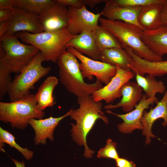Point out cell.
I'll return each instance as SVG.
<instances>
[{
    "mask_svg": "<svg viewBox=\"0 0 167 167\" xmlns=\"http://www.w3.org/2000/svg\"><path fill=\"white\" fill-rule=\"evenodd\" d=\"M77 100L79 107L73 109L70 116L76 122L75 124L71 123V135L75 142L79 146H84V156L91 158L94 152L88 146L87 137L97 120L101 119L107 125L109 121L102 110L101 101L95 102L91 96L77 97Z\"/></svg>",
    "mask_w": 167,
    "mask_h": 167,
    "instance_id": "6da1fadb",
    "label": "cell"
},
{
    "mask_svg": "<svg viewBox=\"0 0 167 167\" xmlns=\"http://www.w3.org/2000/svg\"><path fill=\"white\" fill-rule=\"evenodd\" d=\"M57 62L60 82L69 92L77 97L91 96L104 87L97 79L92 84L85 82L77 58L67 50L63 51Z\"/></svg>",
    "mask_w": 167,
    "mask_h": 167,
    "instance_id": "7a4b0ae2",
    "label": "cell"
},
{
    "mask_svg": "<svg viewBox=\"0 0 167 167\" xmlns=\"http://www.w3.org/2000/svg\"><path fill=\"white\" fill-rule=\"evenodd\" d=\"M101 25L113 34L119 40L123 48L129 47L139 57L151 62L162 60V57L152 53L141 39L143 31L134 25L121 21L111 20L101 17Z\"/></svg>",
    "mask_w": 167,
    "mask_h": 167,
    "instance_id": "3957f363",
    "label": "cell"
},
{
    "mask_svg": "<svg viewBox=\"0 0 167 167\" xmlns=\"http://www.w3.org/2000/svg\"><path fill=\"white\" fill-rule=\"evenodd\" d=\"M15 36L23 43L38 48L45 61L57 62L67 43L75 35L70 33L66 28L53 32L44 31L33 34L26 31L16 33Z\"/></svg>",
    "mask_w": 167,
    "mask_h": 167,
    "instance_id": "277c9868",
    "label": "cell"
},
{
    "mask_svg": "<svg viewBox=\"0 0 167 167\" xmlns=\"http://www.w3.org/2000/svg\"><path fill=\"white\" fill-rule=\"evenodd\" d=\"M45 114L38 107L35 95L29 94L11 102H0V120L13 128L24 130L32 118L42 119Z\"/></svg>",
    "mask_w": 167,
    "mask_h": 167,
    "instance_id": "5b68a950",
    "label": "cell"
},
{
    "mask_svg": "<svg viewBox=\"0 0 167 167\" xmlns=\"http://www.w3.org/2000/svg\"><path fill=\"white\" fill-rule=\"evenodd\" d=\"M45 61L40 51L32 61L15 77L9 85L7 93L11 102L19 100L30 94V90L34 88V84L47 75L50 67H44L42 63Z\"/></svg>",
    "mask_w": 167,
    "mask_h": 167,
    "instance_id": "8992f818",
    "label": "cell"
},
{
    "mask_svg": "<svg viewBox=\"0 0 167 167\" xmlns=\"http://www.w3.org/2000/svg\"><path fill=\"white\" fill-rule=\"evenodd\" d=\"M0 47L12 72L19 74L40 52L32 45L20 42L15 36L0 38Z\"/></svg>",
    "mask_w": 167,
    "mask_h": 167,
    "instance_id": "52a82bcc",
    "label": "cell"
},
{
    "mask_svg": "<svg viewBox=\"0 0 167 167\" xmlns=\"http://www.w3.org/2000/svg\"><path fill=\"white\" fill-rule=\"evenodd\" d=\"M67 50L80 61V69L84 78H87L92 81L95 76L96 79L106 85L116 73V66L89 58L72 47H68Z\"/></svg>",
    "mask_w": 167,
    "mask_h": 167,
    "instance_id": "ba28073f",
    "label": "cell"
},
{
    "mask_svg": "<svg viewBox=\"0 0 167 167\" xmlns=\"http://www.w3.org/2000/svg\"><path fill=\"white\" fill-rule=\"evenodd\" d=\"M66 28L70 34L76 35L84 32H92L98 26L101 13L96 14L88 11L85 6L80 8L68 6Z\"/></svg>",
    "mask_w": 167,
    "mask_h": 167,
    "instance_id": "9c48e42d",
    "label": "cell"
},
{
    "mask_svg": "<svg viewBox=\"0 0 167 167\" xmlns=\"http://www.w3.org/2000/svg\"><path fill=\"white\" fill-rule=\"evenodd\" d=\"M158 101L156 96L148 98L145 94L143 95L142 99L135 106V109L124 114H118L109 110L106 112L114 114L123 121L122 123L117 126L119 131L123 134L131 133L136 129H142L141 122L143 113L145 109H148L150 105H153Z\"/></svg>",
    "mask_w": 167,
    "mask_h": 167,
    "instance_id": "30bf717a",
    "label": "cell"
},
{
    "mask_svg": "<svg viewBox=\"0 0 167 167\" xmlns=\"http://www.w3.org/2000/svg\"><path fill=\"white\" fill-rule=\"evenodd\" d=\"M116 67V73L109 82L102 88L94 92L91 95L95 102L104 100L109 104L120 98L122 96L121 92L122 87L135 76L132 71H126L118 66Z\"/></svg>",
    "mask_w": 167,
    "mask_h": 167,
    "instance_id": "8fae6325",
    "label": "cell"
},
{
    "mask_svg": "<svg viewBox=\"0 0 167 167\" xmlns=\"http://www.w3.org/2000/svg\"><path fill=\"white\" fill-rule=\"evenodd\" d=\"M23 31L36 34L44 31L40 23L38 15L15 7L9 29L2 38L14 36L16 33Z\"/></svg>",
    "mask_w": 167,
    "mask_h": 167,
    "instance_id": "7c38bea8",
    "label": "cell"
},
{
    "mask_svg": "<svg viewBox=\"0 0 167 167\" xmlns=\"http://www.w3.org/2000/svg\"><path fill=\"white\" fill-rule=\"evenodd\" d=\"M38 16L40 23L44 31L59 30L67 27L68 8L56 0Z\"/></svg>",
    "mask_w": 167,
    "mask_h": 167,
    "instance_id": "4fadbf2b",
    "label": "cell"
},
{
    "mask_svg": "<svg viewBox=\"0 0 167 167\" xmlns=\"http://www.w3.org/2000/svg\"><path fill=\"white\" fill-rule=\"evenodd\" d=\"M72 110L71 109L66 114L58 117L50 116L45 119H36L34 118L29 119L28 124L32 127L35 133L33 139L35 144H45L48 139L51 141H53V134L55 128L62 120L70 116Z\"/></svg>",
    "mask_w": 167,
    "mask_h": 167,
    "instance_id": "5bb4252c",
    "label": "cell"
},
{
    "mask_svg": "<svg viewBox=\"0 0 167 167\" xmlns=\"http://www.w3.org/2000/svg\"><path fill=\"white\" fill-rule=\"evenodd\" d=\"M156 105L151 108L148 112L144 111L141 122L142 126V134L145 136V143L149 144L151 141V138L155 137L152 132V127L154 122L157 119L164 120L162 125H167V90L164 93L160 101L156 102Z\"/></svg>",
    "mask_w": 167,
    "mask_h": 167,
    "instance_id": "9a60e30c",
    "label": "cell"
},
{
    "mask_svg": "<svg viewBox=\"0 0 167 167\" xmlns=\"http://www.w3.org/2000/svg\"><path fill=\"white\" fill-rule=\"evenodd\" d=\"M125 49L133 59V62L129 66L135 75L138 74L144 76L147 74L155 77L167 74V60L148 61L138 57L129 47L126 48Z\"/></svg>",
    "mask_w": 167,
    "mask_h": 167,
    "instance_id": "2e32d148",
    "label": "cell"
},
{
    "mask_svg": "<svg viewBox=\"0 0 167 167\" xmlns=\"http://www.w3.org/2000/svg\"><path fill=\"white\" fill-rule=\"evenodd\" d=\"M143 89L136 82L128 81L122 87L121 92L122 98L116 105L110 104L105 105L106 109H114L122 107L123 111L128 113L134 108L142 99Z\"/></svg>",
    "mask_w": 167,
    "mask_h": 167,
    "instance_id": "e0dca14e",
    "label": "cell"
},
{
    "mask_svg": "<svg viewBox=\"0 0 167 167\" xmlns=\"http://www.w3.org/2000/svg\"><path fill=\"white\" fill-rule=\"evenodd\" d=\"M141 39L156 55L162 57L167 54V26H161L154 30L143 31Z\"/></svg>",
    "mask_w": 167,
    "mask_h": 167,
    "instance_id": "ac0fdd59",
    "label": "cell"
},
{
    "mask_svg": "<svg viewBox=\"0 0 167 167\" xmlns=\"http://www.w3.org/2000/svg\"><path fill=\"white\" fill-rule=\"evenodd\" d=\"M164 2L141 6L138 22L143 31L154 30L162 26L161 14Z\"/></svg>",
    "mask_w": 167,
    "mask_h": 167,
    "instance_id": "d6986e66",
    "label": "cell"
},
{
    "mask_svg": "<svg viewBox=\"0 0 167 167\" xmlns=\"http://www.w3.org/2000/svg\"><path fill=\"white\" fill-rule=\"evenodd\" d=\"M66 47H72L82 54H86L95 60H99L100 54L92 32H84L75 35L67 43Z\"/></svg>",
    "mask_w": 167,
    "mask_h": 167,
    "instance_id": "ffe728a7",
    "label": "cell"
},
{
    "mask_svg": "<svg viewBox=\"0 0 167 167\" xmlns=\"http://www.w3.org/2000/svg\"><path fill=\"white\" fill-rule=\"evenodd\" d=\"M141 6L113 7L105 6L101 15L111 20H119L137 26L141 29L138 22Z\"/></svg>",
    "mask_w": 167,
    "mask_h": 167,
    "instance_id": "44dd1931",
    "label": "cell"
},
{
    "mask_svg": "<svg viewBox=\"0 0 167 167\" xmlns=\"http://www.w3.org/2000/svg\"><path fill=\"white\" fill-rule=\"evenodd\" d=\"M99 61L131 71L129 66L133 62L131 57L123 48H113L104 49L100 53Z\"/></svg>",
    "mask_w": 167,
    "mask_h": 167,
    "instance_id": "7402d4cb",
    "label": "cell"
},
{
    "mask_svg": "<svg viewBox=\"0 0 167 167\" xmlns=\"http://www.w3.org/2000/svg\"><path fill=\"white\" fill-rule=\"evenodd\" d=\"M58 83V79L54 76H49L38 88L35 95L39 108L43 111L48 107L55 104L53 92Z\"/></svg>",
    "mask_w": 167,
    "mask_h": 167,
    "instance_id": "603a6c76",
    "label": "cell"
},
{
    "mask_svg": "<svg viewBox=\"0 0 167 167\" xmlns=\"http://www.w3.org/2000/svg\"><path fill=\"white\" fill-rule=\"evenodd\" d=\"M92 33L100 54L105 49L113 48H123L118 39L111 32L101 25H98Z\"/></svg>",
    "mask_w": 167,
    "mask_h": 167,
    "instance_id": "cb8c5ba5",
    "label": "cell"
},
{
    "mask_svg": "<svg viewBox=\"0 0 167 167\" xmlns=\"http://www.w3.org/2000/svg\"><path fill=\"white\" fill-rule=\"evenodd\" d=\"M135 75L136 83L148 98L155 97L157 93L163 94L166 91L165 86L163 82L157 80L155 77L149 75L145 77L138 74Z\"/></svg>",
    "mask_w": 167,
    "mask_h": 167,
    "instance_id": "d4e9b609",
    "label": "cell"
},
{
    "mask_svg": "<svg viewBox=\"0 0 167 167\" xmlns=\"http://www.w3.org/2000/svg\"><path fill=\"white\" fill-rule=\"evenodd\" d=\"M56 0H15V7L39 15L52 5Z\"/></svg>",
    "mask_w": 167,
    "mask_h": 167,
    "instance_id": "484cf974",
    "label": "cell"
},
{
    "mask_svg": "<svg viewBox=\"0 0 167 167\" xmlns=\"http://www.w3.org/2000/svg\"><path fill=\"white\" fill-rule=\"evenodd\" d=\"M12 71L7 62L4 52L0 47V100L7 93L9 87L12 80L11 76Z\"/></svg>",
    "mask_w": 167,
    "mask_h": 167,
    "instance_id": "4316f807",
    "label": "cell"
},
{
    "mask_svg": "<svg viewBox=\"0 0 167 167\" xmlns=\"http://www.w3.org/2000/svg\"><path fill=\"white\" fill-rule=\"evenodd\" d=\"M15 138L7 131L0 127V149L3 151V147L4 144L6 143L11 148L14 147L27 160H30L33 157L34 154L32 151L28 150L27 148L20 147L15 142Z\"/></svg>",
    "mask_w": 167,
    "mask_h": 167,
    "instance_id": "83f0119b",
    "label": "cell"
},
{
    "mask_svg": "<svg viewBox=\"0 0 167 167\" xmlns=\"http://www.w3.org/2000/svg\"><path fill=\"white\" fill-rule=\"evenodd\" d=\"M165 0H106L105 6L113 7L142 6L163 3Z\"/></svg>",
    "mask_w": 167,
    "mask_h": 167,
    "instance_id": "f1b7e54d",
    "label": "cell"
},
{
    "mask_svg": "<svg viewBox=\"0 0 167 167\" xmlns=\"http://www.w3.org/2000/svg\"><path fill=\"white\" fill-rule=\"evenodd\" d=\"M117 144L110 139H107L105 146L98 152L97 157L99 158H105L115 160L119 157L116 149Z\"/></svg>",
    "mask_w": 167,
    "mask_h": 167,
    "instance_id": "f546056e",
    "label": "cell"
},
{
    "mask_svg": "<svg viewBox=\"0 0 167 167\" xmlns=\"http://www.w3.org/2000/svg\"><path fill=\"white\" fill-rule=\"evenodd\" d=\"M15 13V10L0 9V22L11 20L12 19Z\"/></svg>",
    "mask_w": 167,
    "mask_h": 167,
    "instance_id": "4dcf8cb0",
    "label": "cell"
},
{
    "mask_svg": "<svg viewBox=\"0 0 167 167\" xmlns=\"http://www.w3.org/2000/svg\"><path fill=\"white\" fill-rule=\"evenodd\" d=\"M66 6L80 8L83 5V0H57Z\"/></svg>",
    "mask_w": 167,
    "mask_h": 167,
    "instance_id": "1f68e13d",
    "label": "cell"
},
{
    "mask_svg": "<svg viewBox=\"0 0 167 167\" xmlns=\"http://www.w3.org/2000/svg\"><path fill=\"white\" fill-rule=\"evenodd\" d=\"M115 160L117 167H136L135 164L133 161L124 158L119 157Z\"/></svg>",
    "mask_w": 167,
    "mask_h": 167,
    "instance_id": "d6a6232c",
    "label": "cell"
},
{
    "mask_svg": "<svg viewBox=\"0 0 167 167\" xmlns=\"http://www.w3.org/2000/svg\"><path fill=\"white\" fill-rule=\"evenodd\" d=\"M15 10V0H0V9Z\"/></svg>",
    "mask_w": 167,
    "mask_h": 167,
    "instance_id": "836d02e7",
    "label": "cell"
},
{
    "mask_svg": "<svg viewBox=\"0 0 167 167\" xmlns=\"http://www.w3.org/2000/svg\"><path fill=\"white\" fill-rule=\"evenodd\" d=\"M162 26H167V0L163 4L161 14Z\"/></svg>",
    "mask_w": 167,
    "mask_h": 167,
    "instance_id": "e575fe53",
    "label": "cell"
},
{
    "mask_svg": "<svg viewBox=\"0 0 167 167\" xmlns=\"http://www.w3.org/2000/svg\"><path fill=\"white\" fill-rule=\"evenodd\" d=\"M10 26V20L0 22V38L8 32Z\"/></svg>",
    "mask_w": 167,
    "mask_h": 167,
    "instance_id": "d590c367",
    "label": "cell"
},
{
    "mask_svg": "<svg viewBox=\"0 0 167 167\" xmlns=\"http://www.w3.org/2000/svg\"><path fill=\"white\" fill-rule=\"evenodd\" d=\"M106 1V0H83V4L84 5H88L93 7L96 4L105 2Z\"/></svg>",
    "mask_w": 167,
    "mask_h": 167,
    "instance_id": "8d00e7d4",
    "label": "cell"
},
{
    "mask_svg": "<svg viewBox=\"0 0 167 167\" xmlns=\"http://www.w3.org/2000/svg\"><path fill=\"white\" fill-rule=\"evenodd\" d=\"M11 159L14 162L16 167H25V163L23 161L20 162L13 158H12Z\"/></svg>",
    "mask_w": 167,
    "mask_h": 167,
    "instance_id": "74e56055",
    "label": "cell"
}]
</instances>
